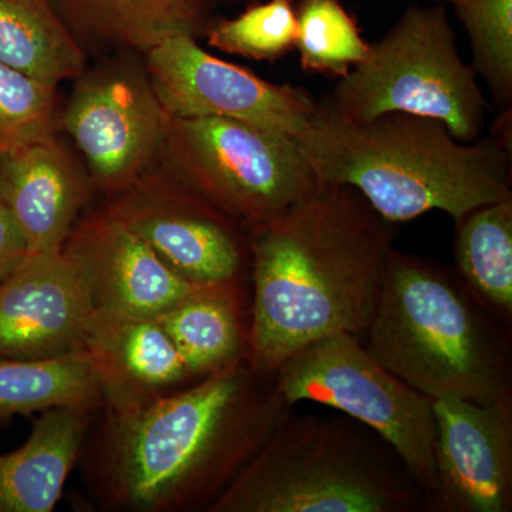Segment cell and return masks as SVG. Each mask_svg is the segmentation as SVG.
Masks as SVG:
<instances>
[{"label": "cell", "mask_w": 512, "mask_h": 512, "mask_svg": "<svg viewBox=\"0 0 512 512\" xmlns=\"http://www.w3.org/2000/svg\"><path fill=\"white\" fill-rule=\"evenodd\" d=\"M275 373L239 360L130 410H100L80 460L104 511H207L291 412Z\"/></svg>", "instance_id": "1"}, {"label": "cell", "mask_w": 512, "mask_h": 512, "mask_svg": "<svg viewBox=\"0 0 512 512\" xmlns=\"http://www.w3.org/2000/svg\"><path fill=\"white\" fill-rule=\"evenodd\" d=\"M397 224L349 185H320L284 214L248 228L254 298L248 360L275 373L309 343L372 320Z\"/></svg>", "instance_id": "2"}, {"label": "cell", "mask_w": 512, "mask_h": 512, "mask_svg": "<svg viewBox=\"0 0 512 512\" xmlns=\"http://www.w3.org/2000/svg\"><path fill=\"white\" fill-rule=\"evenodd\" d=\"M512 110V109H511ZM511 110L473 143L439 120L386 113L342 119L316 103L296 138L320 185H349L393 224L443 211L454 222L512 197Z\"/></svg>", "instance_id": "3"}, {"label": "cell", "mask_w": 512, "mask_h": 512, "mask_svg": "<svg viewBox=\"0 0 512 512\" xmlns=\"http://www.w3.org/2000/svg\"><path fill=\"white\" fill-rule=\"evenodd\" d=\"M363 336L377 363L430 399H512L511 329L456 269L393 249Z\"/></svg>", "instance_id": "4"}, {"label": "cell", "mask_w": 512, "mask_h": 512, "mask_svg": "<svg viewBox=\"0 0 512 512\" xmlns=\"http://www.w3.org/2000/svg\"><path fill=\"white\" fill-rule=\"evenodd\" d=\"M427 500L396 450L352 417L293 414L207 512H420Z\"/></svg>", "instance_id": "5"}, {"label": "cell", "mask_w": 512, "mask_h": 512, "mask_svg": "<svg viewBox=\"0 0 512 512\" xmlns=\"http://www.w3.org/2000/svg\"><path fill=\"white\" fill-rule=\"evenodd\" d=\"M319 103L350 121L386 113L429 117L461 143L481 137L490 111L476 72L458 53L443 3L404 10Z\"/></svg>", "instance_id": "6"}, {"label": "cell", "mask_w": 512, "mask_h": 512, "mask_svg": "<svg viewBox=\"0 0 512 512\" xmlns=\"http://www.w3.org/2000/svg\"><path fill=\"white\" fill-rule=\"evenodd\" d=\"M158 160L247 229L274 220L320 187L293 138L221 117H168Z\"/></svg>", "instance_id": "7"}, {"label": "cell", "mask_w": 512, "mask_h": 512, "mask_svg": "<svg viewBox=\"0 0 512 512\" xmlns=\"http://www.w3.org/2000/svg\"><path fill=\"white\" fill-rule=\"evenodd\" d=\"M275 375L292 406L313 402L332 407L383 437L409 468L431 511L437 491L433 399L384 369L349 333L309 343Z\"/></svg>", "instance_id": "8"}, {"label": "cell", "mask_w": 512, "mask_h": 512, "mask_svg": "<svg viewBox=\"0 0 512 512\" xmlns=\"http://www.w3.org/2000/svg\"><path fill=\"white\" fill-rule=\"evenodd\" d=\"M76 80L57 128L83 154L93 187L116 194L158 160L167 113L144 63L111 60Z\"/></svg>", "instance_id": "9"}, {"label": "cell", "mask_w": 512, "mask_h": 512, "mask_svg": "<svg viewBox=\"0 0 512 512\" xmlns=\"http://www.w3.org/2000/svg\"><path fill=\"white\" fill-rule=\"evenodd\" d=\"M106 210L188 281L244 284L251 268L248 229L163 168L151 167L111 195Z\"/></svg>", "instance_id": "10"}, {"label": "cell", "mask_w": 512, "mask_h": 512, "mask_svg": "<svg viewBox=\"0 0 512 512\" xmlns=\"http://www.w3.org/2000/svg\"><path fill=\"white\" fill-rule=\"evenodd\" d=\"M143 63L168 117L238 120L296 140L318 103L306 90L211 55L185 33L148 50Z\"/></svg>", "instance_id": "11"}, {"label": "cell", "mask_w": 512, "mask_h": 512, "mask_svg": "<svg viewBox=\"0 0 512 512\" xmlns=\"http://www.w3.org/2000/svg\"><path fill=\"white\" fill-rule=\"evenodd\" d=\"M437 491L433 512L512 511V399L433 400Z\"/></svg>", "instance_id": "12"}, {"label": "cell", "mask_w": 512, "mask_h": 512, "mask_svg": "<svg viewBox=\"0 0 512 512\" xmlns=\"http://www.w3.org/2000/svg\"><path fill=\"white\" fill-rule=\"evenodd\" d=\"M62 251L82 275L93 309L158 316L208 286L178 275L106 208L77 221Z\"/></svg>", "instance_id": "13"}, {"label": "cell", "mask_w": 512, "mask_h": 512, "mask_svg": "<svg viewBox=\"0 0 512 512\" xmlns=\"http://www.w3.org/2000/svg\"><path fill=\"white\" fill-rule=\"evenodd\" d=\"M92 311L82 275L62 249L29 254L0 284V357L36 360L80 352Z\"/></svg>", "instance_id": "14"}, {"label": "cell", "mask_w": 512, "mask_h": 512, "mask_svg": "<svg viewBox=\"0 0 512 512\" xmlns=\"http://www.w3.org/2000/svg\"><path fill=\"white\" fill-rule=\"evenodd\" d=\"M80 352L92 366L106 409H136L200 380L156 316L93 309Z\"/></svg>", "instance_id": "15"}, {"label": "cell", "mask_w": 512, "mask_h": 512, "mask_svg": "<svg viewBox=\"0 0 512 512\" xmlns=\"http://www.w3.org/2000/svg\"><path fill=\"white\" fill-rule=\"evenodd\" d=\"M92 187L89 174L56 137L0 154V200L29 254L63 248Z\"/></svg>", "instance_id": "16"}, {"label": "cell", "mask_w": 512, "mask_h": 512, "mask_svg": "<svg viewBox=\"0 0 512 512\" xmlns=\"http://www.w3.org/2000/svg\"><path fill=\"white\" fill-rule=\"evenodd\" d=\"M100 410L56 407L42 412L22 447L0 456V512H50Z\"/></svg>", "instance_id": "17"}, {"label": "cell", "mask_w": 512, "mask_h": 512, "mask_svg": "<svg viewBox=\"0 0 512 512\" xmlns=\"http://www.w3.org/2000/svg\"><path fill=\"white\" fill-rule=\"evenodd\" d=\"M80 43L119 46L144 55L167 37L204 33L212 0H52Z\"/></svg>", "instance_id": "18"}, {"label": "cell", "mask_w": 512, "mask_h": 512, "mask_svg": "<svg viewBox=\"0 0 512 512\" xmlns=\"http://www.w3.org/2000/svg\"><path fill=\"white\" fill-rule=\"evenodd\" d=\"M244 284L202 286L156 316L197 379L248 359Z\"/></svg>", "instance_id": "19"}, {"label": "cell", "mask_w": 512, "mask_h": 512, "mask_svg": "<svg viewBox=\"0 0 512 512\" xmlns=\"http://www.w3.org/2000/svg\"><path fill=\"white\" fill-rule=\"evenodd\" d=\"M0 63L59 86L86 70V53L52 0H0Z\"/></svg>", "instance_id": "20"}, {"label": "cell", "mask_w": 512, "mask_h": 512, "mask_svg": "<svg viewBox=\"0 0 512 512\" xmlns=\"http://www.w3.org/2000/svg\"><path fill=\"white\" fill-rule=\"evenodd\" d=\"M456 224L457 274L505 328L512 325V197L468 212Z\"/></svg>", "instance_id": "21"}, {"label": "cell", "mask_w": 512, "mask_h": 512, "mask_svg": "<svg viewBox=\"0 0 512 512\" xmlns=\"http://www.w3.org/2000/svg\"><path fill=\"white\" fill-rule=\"evenodd\" d=\"M103 406L99 382L82 352L36 360L0 357V427L13 417L56 407Z\"/></svg>", "instance_id": "22"}, {"label": "cell", "mask_w": 512, "mask_h": 512, "mask_svg": "<svg viewBox=\"0 0 512 512\" xmlns=\"http://www.w3.org/2000/svg\"><path fill=\"white\" fill-rule=\"evenodd\" d=\"M295 9V50L303 72L340 79L369 53V43L342 0H295Z\"/></svg>", "instance_id": "23"}, {"label": "cell", "mask_w": 512, "mask_h": 512, "mask_svg": "<svg viewBox=\"0 0 512 512\" xmlns=\"http://www.w3.org/2000/svg\"><path fill=\"white\" fill-rule=\"evenodd\" d=\"M451 5L467 30L473 67L501 111L512 109V0H431Z\"/></svg>", "instance_id": "24"}, {"label": "cell", "mask_w": 512, "mask_h": 512, "mask_svg": "<svg viewBox=\"0 0 512 512\" xmlns=\"http://www.w3.org/2000/svg\"><path fill=\"white\" fill-rule=\"evenodd\" d=\"M296 32L295 0L252 2L237 18L210 20L204 29L211 47L258 62H275L295 50Z\"/></svg>", "instance_id": "25"}, {"label": "cell", "mask_w": 512, "mask_h": 512, "mask_svg": "<svg viewBox=\"0 0 512 512\" xmlns=\"http://www.w3.org/2000/svg\"><path fill=\"white\" fill-rule=\"evenodd\" d=\"M56 89L0 63V154L56 137Z\"/></svg>", "instance_id": "26"}, {"label": "cell", "mask_w": 512, "mask_h": 512, "mask_svg": "<svg viewBox=\"0 0 512 512\" xmlns=\"http://www.w3.org/2000/svg\"><path fill=\"white\" fill-rule=\"evenodd\" d=\"M28 255V242L12 214L0 200V284L23 264Z\"/></svg>", "instance_id": "27"}]
</instances>
